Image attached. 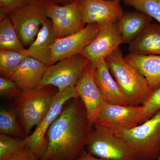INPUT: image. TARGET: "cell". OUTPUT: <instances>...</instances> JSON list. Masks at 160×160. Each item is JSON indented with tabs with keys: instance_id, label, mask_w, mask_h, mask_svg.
Here are the masks:
<instances>
[{
	"instance_id": "obj_8",
	"label": "cell",
	"mask_w": 160,
	"mask_h": 160,
	"mask_svg": "<svg viewBox=\"0 0 160 160\" xmlns=\"http://www.w3.org/2000/svg\"><path fill=\"white\" fill-rule=\"evenodd\" d=\"M20 41L29 47L35 40L43 23L48 19L46 4L32 0L9 15Z\"/></svg>"
},
{
	"instance_id": "obj_2",
	"label": "cell",
	"mask_w": 160,
	"mask_h": 160,
	"mask_svg": "<svg viewBox=\"0 0 160 160\" xmlns=\"http://www.w3.org/2000/svg\"><path fill=\"white\" fill-rule=\"evenodd\" d=\"M105 62L128 105L142 106L153 91L145 77L126 62L120 48L108 56Z\"/></svg>"
},
{
	"instance_id": "obj_19",
	"label": "cell",
	"mask_w": 160,
	"mask_h": 160,
	"mask_svg": "<svg viewBox=\"0 0 160 160\" xmlns=\"http://www.w3.org/2000/svg\"><path fill=\"white\" fill-rule=\"evenodd\" d=\"M152 18L138 11L126 12L117 23L122 44H129L151 24Z\"/></svg>"
},
{
	"instance_id": "obj_13",
	"label": "cell",
	"mask_w": 160,
	"mask_h": 160,
	"mask_svg": "<svg viewBox=\"0 0 160 160\" xmlns=\"http://www.w3.org/2000/svg\"><path fill=\"white\" fill-rule=\"evenodd\" d=\"M86 110L90 126H94L103 103L106 101L96 83L93 68L89 61L76 86Z\"/></svg>"
},
{
	"instance_id": "obj_1",
	"label": "cell",
	"mask_w": 160,
	"mask_h": 160,
	"mask_svg": "<svg viewBox=\"0 0 160 160\" xmlns=\"http://www.w3.org/2000/svg\"><path fill=\"white\" fill-rule=\"evenodd\" d=\"M79 98L68 101L49 128L47 149L41 160H75L85 151L92 126Z\"/></svg>"
},
{
	"instance_id": "obj_27",
	"label": "cell",
	"mask_w": 160,
	"mask_h": 160,
	"mask_svg": "<svg viewBox=\"0 0 160 160\" xmlns=\"http://www.w3.org/2000/svg\"><path fill=\"white\" fill-rule=\"evenodd\" d=\"M22 90L14 82L8 78H0V94L10 99L17 98Z\"/></svg>"
},
{
	"instance_id": "obj_28",
	"label": "cell",
	"mask_w": 160,
	"mask_h": 160,
	"mask_svg": "<svg viewBox=\"0 0 160 160\" xmlns=\"http://www.w3.org/2000/svg\"><path fill=\"white\" fill-rule=\"evenodd\" d=\"M32 0H0V14H10L19 8L25 6Z\"/></svg>"
},
{
	"instance_id": "obj_4",
	"label": "cell",
	"mask_w": 160,
	"mask_h": 160,
	"mask_svg": "<svg viewBox=\"0 0 160 160\" xmlns=\"http://www.w3.org/2000/svg\"><path fill=\"white\" fill-rule=\"evenodd\" d=\"M54 86H38L22 90L15 100V111L18 116L26 136L39 124L48 111L54 95L58 91Z\"/></svg>"
},
{
	"instance_id": "obj_26",
	"label": "cell",
	"mask_w": 160,
	"mask_h": 160,
	"mask_svg": "<svg viewBox=\"0 0 160 160\" xmlns=\"http://www.w3.org/2000/svg\"><path fill=\"white\" fill-rule=\"evenodd\" d=\"M142 106V110L141 124L149 119L160 110V86L152 92Z\"/></svg>"
},
{
	"instance_id": "obj_6",
	"label": "cell",
	"mask_w": 160,
	"mask_h": 160,
	"mask_svg": "<svg viewBox=\"0 0 160 160\" xmlns=\"http://www.w3.org/2000/svg\"><path fill=\"white\" fill-rule=\"evenodd\" d=\"M86 144L87 152L109 160H136L128 145L108 128L95 125Z\"/></svg>"
},
{
	"instance_id": "obj_29",
	"label": "cell",
	"mask_w": 160,
	"mask_h": 160,
	"mask_svg": "<svg viewBox=\"0 0 160 160\" xmlns=\"http://www.w3.org/2000/svg\"><path fill=\"white\" fill-rule=\"evenodd\" d=\"M4 160H39L27 147L17 152Z\"/></svg>"
},
{
	"instance_id": "obj_30",
	"label": "cell",
	"mask_w": 160,
	"mask_h": 160,
	"mask_svg": "<svg viewBox=\"0 0 160 160\" xmlns=\"http://www.w3.org/2000/svg\"><path fill=\"white\" fill-rule=\"evenodd\" d=\"M75 160H109L104 159L96 157L93 156L92 155L87 152L86 151H84L81 155Z\"/></svg>"
},
{
	"instance_id": "obj_22",
	"label": "cell",
	"mask_w": 160,
	"mask_h": 160,
	"mask_svg": "<svg viewBox=\"0 0 160 160\" xmlns=\"http://www.w3.org/2000/svg\"><path fill=\"white\" fill-rule=\"evenodd\" d=\"M0 132L18 137L26 135L23 127L17 120L14 112L7 109H2L0 112Z\"/></svg>"
},
{
	"instance_id": "obj_15",
	"label": "cell",
	"mask_w": 160,
	"mask_h": 160,
	"mask_svg": "<svg viewBox=\"0 0 160 160\" xmlns=\"http://www.w3.org/2000/svg\"><path fill=\"white\" fill-rule=\"evenodd\" d=\"M47 67L38 60L28 57L4 77L12 80L22 90L34 89L39 86Z\"/></svg>"
},
{
	"instance_id": "obj_24",
	"label": "cell",
	"mask_w": 160,
	"mask_h": 160,
	"mask_svg": "<svg viewBox=\"0 0 160 160\" xmlns=\"http://www.w3.org/2000/svg\"><path fill=\"white\" fill-rule=\"evenodd\" d=\"M26 137L21 138L8 135L0 134V160H4L12 155L26 148Z\"/></svg>"
},
{
	"instance_id": "obj_34",
	"label": "cell",
	"mask_w": 160,
	"mask_h": 160,
	"mask_svg": "<svg viewBox=\"0 0 160 160\" xmlns=\"http://www.w3.org/2000/svg\"><path fill=\"white\" fill-rule=\"evenodd\" d=\"M116 1H119V2H120V1H122V0H116Z\"/></svg>"
},
{
	"instance_id": "obj_35",
	"label": "cell",
	"mask_w": 160,
	"mask_h": 160,
	"mask_svg": "<svg viewBox=\"0 0 160 160\" xmlns=\"http://www.w3.org/2000/svg\"><path fill=\"white\" fill-rule=\"evenodd\" d=\"M104 1H109V0H104Z\"/></svg>"
},
{
	"instance_id": "obj_33",
	"label": "cell",
	"mask_w": 160,
	"mask_h": 160,
	"mask_svg": "<svg viewBox=\"0 0 160 160\" xmlns=\"http://www.w3.org/2000/svg\"><path fill=\"white\" fill-rule=\"evenodd\" d=\"M157 160H160V154L159 155V156Z\"/></svg>"
},
{
	"instance_id": "obj_5",
	"label": "cell",
	"mask_w": 160,
	"mask_h": 160,
	"mask_svg": "<svg viewBox=\"0 0 160 160\" xmlns=\"http://www.w3.org/2000/svg\"><path fill=\"white\" fill-rule=\"evenodd\" d=\"M78 98H79V95L76 86L62 91H58L54 95L45 116L33 132L26 137V147L39 160L42 159L46 153L47 147L46 134L49 128L59 116L66 103L71 99Z\"/></svg>"
},
{
	"instance_id": "obj_25",
	"label": "cell",
	"mask_w": 160,
	"mask_h": 160,
	"mask_svg": "<svg viewBox=\"0 0 160 160\" xmlns=\"http://www.w3.org/2000/svg\"><path fill=\"white\" fill-rule=\"evenodd\" d=\"M125 4L155 19L160 25V0H124Z\"/></svg>"
},
{
	"instance_id": "obj_14",
	"label": "cell",
	"mask_w": 160,
	"mask_h": 160,
	"mask_svg": "<svg viewBox=\"0 0 160 160\" xmlns=\"http://www.w3.org/2000/svg\"><path fill=\"white\" fill-rule=\"evenodd\" d=\"M99 26L96 37L80 53L92 64L105 60L122 44L117 23Z\"/></svg>"
},
{
	"instance_id": "obj_17",
	"label": "cell",
	"mask_w": 160,
	"mask_h": 160,
	"mask_svg": "<svg viewBox=\"0 0 160 160\" xmlns=\"http://www.w3.org/2000/svg\"><path fill=\"white\" fill-rule=\"evenodd\" d=\"M57 39L51 21L47 19L43 23L35 40L27 49L21 52L47 66L51 57L52 46Z\"/></svg>"
},
{
	"instance_id": "obj_16",
	"label": "cell",
	"mask_w": 160,
	"mask_h": 160,
	"mask_svg": "<svg viewBox=\"0 0 160 160\" xmlns=\"http://www.w3.org/2000/svg\"><path fill=\"white\" fill-rule=\"evenodd\" d=\"M92 65L95 81L106 101L112 104L128 105L105 60Z\"/></svg>"
},
{
	"instance_id": "obj_31",
	"label": "cell",
	"mask_w": 160,
	"mask_h": 160,
	"mask_svg": "<svg viewBox=\"0 0 160 160\" xmlns=\"http://www.w3.org/2000/svg\"><path fill=\"white\" fill-rule=\"evenodd\" d=\"M38 2H40L45 4H47L48 3H53L57 4L58 3V0H35Z\"/></svg>"
},
{
	"instance_id": "obj_3",
	"label": "cell",
	"mask_w": 160,
	"mask_h": 160,
	"mask_svg": "<svg viewBox=\"0 0 160 160\" xmlns=\"http://www.w3.org/2000/svg\"><path fill=\"white\" fill-rule=\"evenodd\" d=\"M109 129L128 145L136 160H157L160 154V110L133 128Z\"/></svg>"
},
{
	"instance_id": "obj_9",
	"label": "cell",
	"mask_w": 160,
	"mask_h": 160,
	"mask_svg": "<svg viewBox=\"0 0 160 160\" xmlns=\"http://www.w3.org/2000/svg\"><path fill=\"white\" fill-rule=\"evenodd\" d=\"M79 2V0L63 6L53 3L46 4L47 17L51 21L57 38L78 32L86 26L80 12Z\"/></svg>"
},
{
	"instance_id": "obj_10",
	"label": "cell",
	"mask_w": 160,
	"mask_h": 160,
	"mask_svg": "<svg viewBox=\"0 0 160 160\" xmlns=\"http://www.w3.org/2000/svg\"><path fill=\"white\" fill-rule=\"evenodd\" d=\"M100 26L96 23L86 25L78 32L66 37L57 38L51 47V55L47 66H49L63 59L80 54L83 49L96 37Z\"/></svg>"
},
{
	"instance_id": "obj_7",
	"label": "cell",
	"mask_w": 160,
	"mask_h": 160,
	"mask_svg": "<svg viewBox=\"0 0 160 160\" xmlns=\"http://www.w3.org/2000/svg\"><path fill=\"white\" fill-rule=\"evenodd\" d=\"M89 61L81 54L60 60L47 67L39 86H53L59 91L76 86Z\"/></svg>"
},
{
	"instance_id": "obj_23",
	"label": "cell",
	"mask_w": 160,
	"mask_h": 160,
	"mask_svg": "<svg viewBox=\"0 0 160 160\" xmlns=\"http://www.w3.org/2000/svg\"><path fill=\"white\" fill-rule=\"evenodd\" d=\"M28 57L21 51L0 49V72L5 77L14 70Z\"/></svg>"
},
{
	"instance_id": "obj_32",
	"label": "cell",
	"mask_w": 160,
	"mask_h": 160,
	"mask_svg": "<svg viewBox=\"0 0 160 160\" xmlns=\"http://www.w3.org/2000/svg\"><path fill=\"white\" fill-rule=\"evenodd\" d=\"M78 0H58V3L62 4L63 5L70 4Z\"/></svg>"
},
{
	"instance_id": "obj_11",
	"label": "cell",
	"mask_w": 160,
	"mask_h": 160,
	"mask_svg": "<svg viewBox=\"0 0 160 160\" xmlns=\"http://www.w3.org/2000/svg\"><path fill=\"white\" fill-rule=\"evenodd\" d=\"M142 110V106H123L106 101L95 125L109 129L133 128L141 124Z\"/></svg>"
},
{
	"instance_id": "obj_21",
	"label": "cell",
	"mask_w": 160,
	"mask_h": 160,
	"mask_svg": "<svg viewBox=\"0 0 160 160\" xmlns=\"http://www.w3.org/2000/svg\"><path fill=\"white\" fill-rule=\"evenodd\" d=\"M25 49L20 41L10 16L1 15L0 49L22 51Z\"/></svg>"
},
{
	"instance_id": "obj_12",
	"label": "cell",
	"mask_w": 160,
	"mask_h": 160,
	"mask_svg": "<svg viewBox=\"0 0 160 160\" xmlns=\"http://www.w3.org/2000/svg\"><path fill=\"white\" fill-rule=\"evenodd\" d=\"M79 5L85 24L96 23L99 26L115 24L124 11L116 0H79Z\"/></svg>"
},
{
	"instance_id": "obj_20",
	"label": "cell",
	"mask_w": 160,
	"mask_h": 160,
	"mask_svg": "<svg viewBox=\"0 0 160 160\" xmlns=\"http://www.w3.org/2000/svg\"><path fill=\"white\" fill-rule=\"evenodd\" d=\"M129 44L131 53L160 55V25L150 24Z\"/></svg>"
},
{
	"instance_id": "obj_18",
	"label": "cell",
	"mask_w": 160,
	"mask_h": 160,
	"mask_svg": "<svg viewBox=\"0 0 160 160\" xmlns=\"http://www.w3.org/2000/svg\"><path fill=\"white\" fill-rule=\"evenodd\" d=\"M147 80L152 91L160 86V55L130 53L125 57Z\"/></svg>"
}]
</instances>
